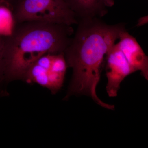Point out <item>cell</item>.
Segmentation results:
<instances>
[{
    "label": "cell",
    "mask_w": 148,
    "mask_h": 148,
    "mask_svg": "<svg viewBox=\"0 0 148 148\" xmlns=\"http://www.w3.org/2000/svg\"><path fill=\"white\" fill-rule=\"evenodd\" d=\"M77 28L64 53L67 66L71 68V80L65 99L73 95L90 97L103 108L113 110L114 105L101 101L96 88L101 79L106 56L125 30L123 23L109 24L101 18L78 19Z\"/></svg>",
    "instance_id": "6da1fadb"
},
{
    "label": "cell",
    "mask_w": 148,
    "mask_h": 148,
    "mask_svg": "<svg viewBox=\"0 0 148 148\" xmlns=\"http://www.w3.org/2000/svg\"><path fill=\"white\" fill-rule=\"evenodd\" d=\"M74 33L72 26L40 21L18 23L5 38L6 82L23 80L28 69L42 56L64 53Z\"/></svg>",
    "instance_id": "7a4b0ae2"
},
{
    "label": "cell",
    "mask_w": 148,
    "mask_h": 148,
    "mask_svg": "<svg viewBox=\"0 0 148 148\" xmlns=\"http://www.w3.org/2000/svg\"><path fill=\"white\" fill-rule=\"evenodd\" d=\"M13 5L17 24L34 21L72 26L78 22L64 0H18Z\"/></svg>",
    "instance_id": "3957f363"
},
{
    "label": "cell",
    "mask_w": 148,
    "mask_h": 148,
    "mask_svg": "<svg viewBox=\"0 0 148 148\" xmlns=\"http://www.w3.org/2000/svg\"><path fill=\"white\" fill-rule=\"evenodd\" d=\"M68 68L64 53H47L30 67L23 80L39 84L56 94L63 86Z\"/></svg>",
    "instance_id": "277c9868"
},
{
    "label": "cell",
    "mask_w": 148,
    "mask_h": 148,
    "mask_svg": "<svg viewBox=\"0 0 148 148\" xmlns=\"http://www.w3.org/2000/svg\"><path fill=\"white\" fill-rule=\"evenodd\" d=\"M105 64L108 80L106 91L109 97H115L117 96L121 82L135 71L130 65L117 43L108 52Z\"/></svg>",
    "instance_id": "5b68a950"
},
{
    "label": "cell",
    "mask_w": 148,
    "mask_h": 148,
    "mask_svg": "<svg viewBox=\"0 0 148 148\" xmlns=\"http://www.w3.org/2000/svg\"><path fill=\"white\" fill-rule=\"evenodd\" d=\"M119 47L130 65L135 71H140L143 76L148 80V57L136 38L126 29L120 34Z\"/></svg>",
    "instance_id": "8992f818"
},
{
    "label": "cell",
    "mask_w": 148,
    "mask_h": 148,
    "mask_svg": "<svg viewBox=\"0 0 148 148\" xmlns=\"http://www.w3.org/2000/svg\"><path fill=\"white\" fill-rule=\"evenodd\" d=\"M76 16L81 18H101L108 13L111 7L106 0H64Z\"/></svg>",
    "instance_id": "52a82bcc"
},
{
    "label": "cell",
    "mask_w": 148,
    "mask_h": 148,
    "mask_svg": "<svg viewBox=\"0 0 148 148\" xmlns=\"http://www.w3.org/2000/svg\"><path fill=\"white\" fill-rule=\"evenodd\" d=\"M17 25L13 5L5 0H0V36H10Z\"/></svg>",
    "instance_id": "ba28073f"
},
{
    "label": "cell",
    "mask_w": 148,
    "mask_h": 148,
    "mask_svg": "<svg viewBox=\"0 0 148 148\" xmlns=\"http://www.w3.org/2000/svg\"><path fill=\"white\" fill-rule=\"evenodd\" d=\"M5 38L0 36V95L7 94L4 89L5 84Z\"/></svg>",
    "instance_id": "9c48e42d"
},
{
    "label": "cell",
    "mask_w": 148,
    "mask_h": 148,
    "mask_svg": "<svg viewBox=\"0 0 148 148\" xmlns=\"http://www.w3.org/2000/svg\"><path fill=\"white\" fill-rule=\"evenodd\" d=\"M148 22V15L140 17L138 21V23L136 26L137 27H139L144 26L147 24Z\"/></svg>",
    "instance_id": "30bf717a"
},
{
    "label": "cell",
    "mask_w": 148,
    "mask_h": 148,
    "mask_svg": "<svg viewBox=\"0 0 148 148\" xmlns=\"http://www.w3.org/2000/svg\"><path fill=\"white\" fill-rule=\"evenodd\" d=\"M106 1L108 3L110 6L112 7L114 5V0H106Z\"/></svg>",
    "instance_id": "8fae6325"
},
{
    "label": "cell",
    "mask_w": 148,
    "mask_h": 148,
    "mask_svg": "<svg viewBox=\"0 0 148 148\" xmlns=\"http://www.w3.org/2000/svg\"><path fill=\"white\" fill-rule=\"evenodd\" d=\"M5 1H7L9 2L14 5L17 1H18V0H5Z\"/></svg>",
    "instance_id": "7c38bea8"
}]
</instances>
